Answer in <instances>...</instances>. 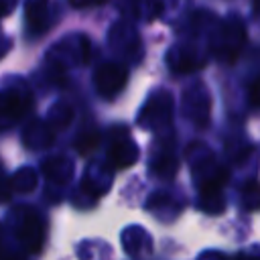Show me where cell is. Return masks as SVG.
<instances>
[{
	"label": "cell",
	"instance_id": "obj_2",
	"mask_svg": "<svg viewBox=\"0 0 260 260\" xmlns=\"http://www.w3.org/2000/svg\"><path fill=\"white\" fill-rule=\"evenodd\" d=\"M45 14H47V0H28L26 4V20L32 28H45Z\"/></svg>",
	"mask_w": 260,
	"mask_h": 260
},
{
	"label": "cell",
	"instance_id": "obj_1",
	"mask_svg": "<svg viewBox=\"0 0 260 260\" xmlns=\"http://www.w3.org/2000/svg\"><path fill=\"white\" fill-rule=\"evenodd\" d=\"M124 83H126V69H122L118 65L108 63L95 71V85L102 95H108V98L116 95Z\"/></svg>",
	"mask_w": 260,
	"mask_h": 260
},
{
	"label": "cell",
	"instance_id": "obj_5",
	"mask_svg": "<svg viewBox=\"0 0 260 260\" xmlns=\"http://www.w3.org/2000/svg\"><path fill=\"white\" fill-rule=\"evenodd\" d=\"M8 260H16V258H8Z\"/></svg>",
	"mask_w": 260,
	"mask_h": 260
},
{
	"label": "cell",
	"instance_id": "obj_6",
	"mask_svg": "<svg viewBox=\"0 0 260 260\" xmlns=\"http://www.w3.org/2000/svg\"><path fill=\"white\" fill-rule=\"evenodd\" d=\"M0 240H2V232H0Z\"/></svg>",
	"mask_w": 260,
	"mask_h": 260
},
{
	"label": "cell",
	"instance_id": "obj_4",
	"mask_svg": "<svg viewBox=\"0 0 260 260\" xmlns=\"http://www.w3.org/2000/svg\"><path fill=\"white\" fill-rule=\"evenodd\" d=\"M69 2H71V6H75V8H91V6L104 4L106 0H69Z\"/></svg>",
	"mask_w": 260,
	"mask_h": 260
},
{
	"label": "cell",
	"instance_id": "obj_3",
	"mask_svg": "<svg viewBox=\"0 0 260 260\" xmlns=\"http://www.w3.org/2000/svg\"><path fill=\"white\" fill-rule=\"evenodd\" d=\"M250 102L260 108V79H256L252 85H250Z\"/></svg>",
	"mask_w": 260,
	"mask_h": 260
}]
</instances>
